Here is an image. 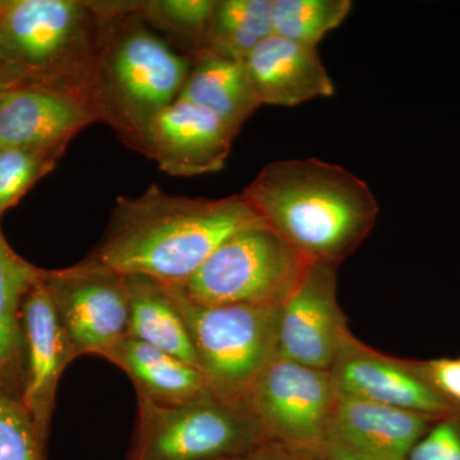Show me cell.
<instances>
[{
	"label": "cell",
	"instance_id": "cell-18",
	"mask_svg": "<svg viewBox=\"0 0 460 460\" xmlns=\"http://www.w3.org/2000/svg\"><path fill=\"white\" fill-rule=\"evenodd\" d=\"M190 69L180 99L213 113L237 136L261 107L243 62L204 50L190 58Z\"/></svg>",
	"mask_w": 460,
	"mask_h": 460
},
{
	"label": "cell",
	"instance_id": "cell-26",
	"mask_svg": "<svg viewBox=\"0 0 460 460\" xmlns=\"http://www.w3.org/2000/svg\"><path fill=\"white\" fill-rule=\"evenodd\" d=\"M408 460H460V411L435 420Z\"/></svg>",
	"mask_w": 460,
	"mask_h": 460
},
{
	"label": "cell",
	"instance_id": "cell-7",
	"mask_svg": "<svg viewBox=\"0 0 460 460\" xmlns=\"http://www.w3.org/2000/svg\"><path fill=\"white\" fill-rule=\"evenodd\" d=\"M266 441L246 405L208 393L163 407L138 399V420L127 460H233Z\"/></svg>",
	"mask_w": 460,
	"mask_h": 460
},
{
	"label": "cell",
	"instance_id": "cell-22",
	"mask_svg": "<svg viewBox=\"0 0 460 460\" xmlns=\"http://www.w3.org/2000/svg\"><path fill=\"white\" fill-rule=\"evenodd\" d=\"M215 0H128V7L172 49L193 58L205 50Z\"/></svg>",
	"mask_w": 460,
	"mask_h": 460
},
{
	"label": "cell",
	"instance_id": "cell-11",
	"mask_svg": "<svg viewBox=\"0 0 460 460\" xmlns=\"http://www.w3.org/2000/svg\"><path fill=\"white\" fill-rule=\"evenodd\" d=\"M330 374L339 395L438 420L459 411L436 392L423 374L420 362L377 352L352 332L341 345Z\"/></svg>",
	"mask_w": 460,
	"mask_h": 460
},
{
	"label": "cell",
	"instance_id": "cell-2",
	"mask_svg": "<svg viewBox=\"0 0 460 460\" xmlns=\"http://www.w3.org/2000/svg\"><path fill=\"white\" fill-rule=\"evenodd\" d=\"M241 195L308 261L335 266L371 234L380 211L366 181L314 157L269 163Z\"/></svg>",
	"mask_w": 460,
	"mask_h": 460
},
{
	"label": "cell",
	"instance_id": "cell-15",
	"mask_svg": "<svg viewBox=\"0 0 460 460\" xmlns=\"http://www.w3.org/2000/svg\"><path fill=\"white\" fill-rule=\"evenodd\" d=\"M96 122L89 102L77 93L16 86L0 96V148L68 147Z\"/></svg>",
	"mask_w": 460,
	"mask_h": 460
},
{
	"label": "cell",
	"instance_id": "cell-17",
	"mask_svg": "<svg viewBox=\"0 0 460 460\" xmlns=\"http://www.w3.org/2000/svg\"><path fill=\"white\" fill-rule=\"evenodd\" d=\"M102 358L128 375L140 401L172 407L210 393L198 367L137 339L123 338Z\"/></svg>",
	"mask_w": 460,
	"mask_h": 460
},
{
	"label": "cell",
	"instance_id": "cell-27",
	"mask_svg": "<svg viewBox=\"0 0 460 460\" xmlns=\"http://www.w3.org/2000/svg\"><path fill=\"white\" fill-rule=\"evenodd\" d=\"M420 367L436 392L460 411V356L420 362Z\"/></svg>",
	"mask_w": 460,
	"mask_h": 460
},
{
	"label": "cell",
	"instance_id": "cell-5",
	"mask_svg": "<svg viewBox=\"0 0 460 460\" xmlns=\"http://www.w3.org/2000/svg\"><path fill=\"white\" fill-rule=\"evenodd\" d=\"M189 328L199 371L211 394L244 405L278 358L279 305H204L168 286Z\"/></svg>",
	"mask_w": 460,
	"mask_h": 460
},
{
	"label": "cell",
	"instance_id": "cell-4",
	"mask_svg": "<svg viewBox=\"0 0 460 460\" xmlns=\"http://www.w3.org/2000/svg\"><path fill=\"white\" fill-rule=\"evenodd\" d=\"M102 23L93 2L11 0L0 20V60L14 87L66 91L86 100Z\"/></svg>",
	"mask_w": 460,
	"mask_h": 460
},
{
	"label": "cell",
	"instance_id": "cell-23",
	"mask_svg": "<svg viewBox=\"0 0 460 460\" xmlns=\"http://www.w3.org/2000/svg\"><path fill=\"white\" fill-rule=\"evenodd\" d=\"M350 0H271L274 35L316 48L349 16Z\"/></svg>",
	"mask_w": 460,
	"mask_h": 460
},
{
	"label": "cell",
	"instance_id": "cell-9",
	"mask_svg": "<svg viewBox=\"0 0 460 460\" xmlns=\"http://www.w3.org/2000/svg\"><path fill=\"white\" fill-rule=\"evenodd\" d=\"M42 283L53 299L75 358L104 356L128 335L129 301L124 275L87 256L58 270H44Z\"/></svg>",
	"mask_w": 460,
	"mask_h": 460
},
{
	"label": "cell",
	"instance_id": "cell-24",
	"mask_svg": "<svg viewBox=\"0 0 460 460\" xmlns=\"http://www.w3.org/2000/svg\"><path fill=\"white\" fill-rule=\"evenodd\" d=\"M66 151V146L0 148V217L56 169Z\"/></svg>",
	"mask_w": 460,
	"mask_h": 460
},
{
	"label": "cell",
	"instance_id": "cell-30",
	"mask_svg": "<svg viewBox=\"0 0 460 460\" xmlns=\"http://www.w3.org/2000/svg\"><path fill=\"white\" fill-rule=\"evenodd\" d=\"M9 5H11V0H0V20H2V17L4 16V13L7 12Z\"/></svg>",
	"mask_w": 460,
	"mask_h": 460
},
{
	"label": "cell",
	"instance_id": "cell-1",
	"mask_svg": "<svg viewBox=\"0 0 460 460\" xmlns=\"http://www.w3.org/2000/svg\"><path fill=\"white\" fill-rule=\"evenodd\" d=\"M266 226L239 195L198 199L171 195L157 184L136 198H118L107 232L90 257L123 275L180 286L226 239Z\"/></svg>",
	"mask_w": 460,
	"mask_h": 460
},
{
	"label": "cell",
	"instance_id": "cell-19",
	"mask_svg": "<svg viewBox=\"0 0 460 460\" xmlns=\"http://www.w3.org/2000/svg\"><path fill=\"white\" fill-rule=\"evenodd\" d=\"M129 301L128 335L199 368L186 321L166 284L146 275H124Z\"/></svg>",
	"mask_w": 460,
	"mask_h": 460
},
{
	"label": "cell",
	"instance_id": "cell-6",
	"mask_svg": "<svg viewBox=\"0 0 460 460\" xmlns=\"http://www.w3.org/2000/svg\"><path fill=\"white\" fill-rule=\"evenodd\" d=\"M311 263L268 226L242 230L217 248L192 277L172 286L204 305H279Z\"/></svg>",
	"mask_w": 460,
	"mask_h": 460
},
{
	"label": "cell",
	"instance_id": "cell-13",
	"mask_svg": "<svg viewBox=\"0 0 460 460\" xmlns=\"http://www.w3.org/2000/svg\"><path fill=\"white\" fill-rule=\"evenodd\" d=\"M21 325L25 348L21 401L40 434L49 438L58 383L75 357L42 275L23 299Z\"/></svg>",
	"mask_w": 460,
	"mask_h": 460
},
{
	"label": "cell",
	"instance_id": "cell-20",
	"mask_svg": "<svg viewBox=\"0 0 460 460\" xmlns=\"http://www.w3.org/2000/svg\"><path fill=\"white\" fill-rule=\"evenodd\" d=\"M42 271L14 252L0 229V389L18 396L25 375L21 310Z\"/></svg>",
	"mask_w": 460,
	"mask_h": 460
},
{
	"label": "cell",
	"instance_id": "cell-14",
	"mask_svg": "<svg viewBox=\"0 0 460 460\" xmlns=\"http://www.w3.org/2000/svg\"><path fill=\"white\" fill-rule=\"evenodd\" d=\"M234 138L213 113L178 99L151 123L145 156L175 177L210 174L226 166Z\"/></svg>",
	"mask_w": 460,
	"mask_h": 460
},
{
	"label": "cell",
	"instance_id": "cell-21",
	"mask_svg": "<svg viewBox=\"0 0 460 460\" xmlns=\"http://www.w3.org/2000/svg\"><path fill=\"white\" fill-rule=\"evenodd\" d=\"M272 33L271 0H215L205 50L243 62Z\"/></svg>",
	"mask_w": 460,
	"mask_h": 460
},
{
	"label": "cell",
	"instance_id": "cell-8",
	"mask_svg": "<svg viewBox=\"0 0 460 460\" xmlns=\"http://www.w3.org/2000/svg\"><path fill=\"white\" fill-rule=\"evenodd\" d=\"M332 374L278 357L263 372L246 402L266 440L316 458L337 402Z\"/></svg>",
	"mask_w": 460,
	"mask_h": 460
},
{
	"label": "cell",
	"instance_id": "cell-16",
	"mask_svg": "<svg viewBox=\"0 0 460 460\" xmlns=\"http://www.w3.org/2000/svg\"><path fill=\"white\" fill-rule=\"evenodd\" d=\"M243 65L262 105L290 108L335 93L316 48L274 33L251 51Z\"/></svg>",
	"mask_w": 460,
	"mask_h": 460
},
{
	"label": "cell",
	"instance_id": "cell-25",
	"mask_svg": "<svg viewBox=\"0 0 460 460\" xmlns=\"http://www.w3.org/2000/svg\"><path fill=\"white\" fill-rule=\"evenodd\" d=\"M48 440L21 396L0 389V460H47Z\"/></svg>",
	"mask_w": 460,
	"mask_h": 460
},
{
	"label": "cell",
	"instance_id": "cell-12",
	"mask_svg": "<svg viewBox=\"0 0 460 460\" xmlns=\"http://www.w3.org/2000/svg\"><path fill=\"white\" fill-rule=\"evenodd\" d=\"M435 420L338 394L314 460H408Z\"/></svg>",
	"mask_w": 460,
	"mask_h": 460
},
{
	"label": "cell",
	"instance_id": "cell-3",
	"mask_svg": "<svg viewBox=\"0 0 460 460\" xmlns=\"http://www.w3.org/2000/svg\"><path fill=\"white\" fill-rule=\"evenodd\" d=\"M93 5L102 23L87 102L98 122L145 155L151 123L180 99L192 59L136 16L128 0Z\"/></svg>",
	"mask_w": 460,
	"mask_h": 460
},
{
	"label": "cell",
	"instance_id": "cell-29",
	"mask_svg": "<svg viewBox=\"0 0 460 460\" xmlns=\"http://www.w3.org/2000/svg\"><path fill=\"white\" fill-rule=\"evenodd\" d=\"M12 87H14L13 80L9 75L7 66L0 60V96Z\"/></svg>",
	"mask_w": 460,
	"mask_h": 460
},
{
	"label": "cell",
	"instance_id": "cell-28",
	"mask_svg": "<svg viewBox=\"0 0 460 460\" xmlns=\"http://www.w3.org/2000/svg\"><path fill=\"white\" fill-rule=\"evenodd\" d=\"M233 460H307L301 454L277 441L266 440L250 452Z\"/></svg>",
	"mask_w": 460,
	"mask_h": 460
},
{
	"label": "cell",
	"instance_id": "cell-10",
	"mask_svg": "<svg viewBox=\"0 0 460 460\" xmlns=\"http://www.w3.org/2000/svg\"><path fill=\"white\" fill-rule=\"evenodd\" d=\"M338 266L311 263L280 305L278 357L330 371L350 334L338 299Z\"/></svg>",
	"mask_w": 460,
	"mask_h": 460
}]
</instances>
